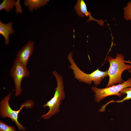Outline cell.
<instances>
[{"label":"cell","instance_id":"cell-1","mask_svg":"<svg viewBox=\"0 0 131 131\" xmlns=\"http://www.w3.org/2000/svg\"><path fill=\"white\" fill-rule=\"evenodd\" d=\"M116 55L115 58L110 56L107 58L110 66L108 70L109 79L106 88L123 82L124 81L122 78L123 72L125 70L131 69V65L125 62L123 55L121 53Z\"/></svg>","mask_w":131,"mask_h":131},{"label":"cell","instance_id":"cell-2","mask_svg":"<svg viewBox=\"0 0 131 131\" xmlns=\"http://www.w3.org/2000/svg\"><path fill=\"white\" fill-rule=\"evenodd\" d=\"M52 73L56 80L57 86L55 89L53 97L43 106L44 107H48L49 109L48 112L41 117V118L45 119L49 118L52 116L60 111L59 107L61 105V101L64 99L65 96L63 81L61 76L56 71H53Z\"/></svg>","mask_w":131,"mask_h":131},{"label":"cell","instance_id":"cell-3","mask_svg":"<svg viewBox=\"0 0 131 131\" xmlns=\"http://www.w3.org/2000/svg\"><path fill=\"white\" fill-rule=\"evenodd\" d=\"M67 57L70 64L69 67L73 70L74 77L81 82L90 84L93 81L97 86L104 78L108 76L107 70L102 71L98 69L91 74H86L80 70L76 65L73 58L72 53H70Z\"/></svg>","mask_w":131,"mask_h":131},{"label":"cell","instance_id":"cell-4","mask_svg":"<svg viewBox=\"0 0 131 131\" xmlns=\"http://www.w3.org/2000/svg\"><path fill=\"white\" fill-rule=\"evenodd\" d=\"M12 93H10L6 96L0 102V114L3 118L8 117L14 122L19 130L25 131L26 128L21 124L18 121L19 113L23 108L25 107L27 108H32L34 105V103L32 100H28L21 105L19 110L15 111L10 107L9 101Z\"/></svg>","mask_w":131,"mask_h":131},{"label":"cell","instance_id":"cell-5","mask_svg":"<svg viewBox=\"0 0 131 131\" xmlns=\"http://www.w3.org/2000/svg\"><path fill=\"white\" fill-rule=\"evenodd\" d=\"M131 86V78L117 85L103 89L93 86L91 89L95 93V101L98 103L104 98L110 96L115 95L121 97L122 95L120 93L121 90L125 88Z\"/></svg>","mask_w":131,"mask_h":131},{"label":"cell","instance_id":"cell-6","mask_svg":"<svg viewBox=\"0 0 131 131\" xmlns=\"http://www.w3.org/2000/svg\"><path fill=\"white\" fill-rule=\"evenodd\" d=\"M10 75L13 79L15 86V95L17 96L22 92L21 82L23 79L29 75V72L26 67L20 61L16 59L14 65L10 71Z\"/></svg>","mask_w":131,"mask_h":131},{"label":"cell","instance_id":"cell-7","mask_svg":"<svg viewBox=\"0 0 131 131\" xmlns=\"http://www.w3.org/2000/svg\"><path fill=\"white\" fill-rule=\"evenodd\" d=\"M34 42L30 41L17 53L16 59L21 62L25 67L28 59L33 52Z\"/></svg>","mask_w":131,"mask_h":131},{"label":"cell","instance_id":"cell-8","mask_svg":"<svg viewBox=\"0 0 131 131\" xmlns=\"http://www.w3.org/2000/svg\"><path fill=\"white\" fill-rule=\"evenodd\" d=\"M75 10L77 15L82 17L85 16L89 17L87 22L90 21H97L98 20L93 18L91 16L90 13L87 10V6L83 0H78L74 8Z\"/></svg>","mask_w":131,"mask_h":131},{"label":"cell","instance_id":"cell-9","mask_svg":"<svg viewBox=\"0 0 131 131\" xmlns=\"http://www.w3.org/2000/svg\"><path fill=\"white\" fill-rule=\"evenodd\" d=\"M13 24L11 22L5 24L0 21V33L4 37L5 43L7 45H8L9 43V34L13 33L14 32L12 26Z\"/></svg>","mask_w":131,"mask_h":131},{"label":"cell","instance_id":"cell-10","mask_svg":"<svg viewBox=\"0 0 131 131\" xmlns=\"http://www.w3.org/2000/svg\"><path fill=\"white\" fill-rule=\"evenodd\" d=\"M49 1V0H26L24 1V3L26 6L28 7L29 11H32L46 5Z\"/></svg>","mask_w":131,"mask_h":131},{"label":"cell","instance_id":"cell-11","mask_svg":"<svg viewBox=\"0 0 131 131\" xmlns=\"http://www.w3.org/2000/svg\"><path fill=\"white\" fill-rule=\"evenodd\" d=\"M120 93L122 95L126 94V96L122 99L120 100L117 101L112 100L109 101L106 104L103 106L101 108V109L103 111H105V107L107 105L110 103L114 102L122 103L124 101L131 99V86L123 89L121 90Z\"/></svg>","mask_w":131,"mask_h":131},{"label":"cell","instance_id":"cell-12","mask_svg":"<svg viewBox=\"0 0 131 131\" xmlns=\"http://www.w3.org/2000/svg\"><path fill=\"white\" fill-rule=\"evenodd\" d=\"M16 4L15 0H4L0 4V10L4 9L5 11L9 12Z\"/></svg>","mask_w":131,"mask_h":131},{"label":"cell","instance_id":"cell-13","mask_svg":"<svg viewBox=\"0 0 131 131\" xmlns=\"http://www.w3.org/2000/svg\"><path fill=\"white\" fill-rule=\"evenodd\" d=\"M124 18L127 20L131 21V1L128 3L123 8Z\"/></svg>","mask_w":131,"mask_h":131},{"label":"cell","instance_id":"cell-14","mask_svg":"<svg viewBox=\"0 0 131 131\" xmlns=\"http://www.w3.org/2000/svg\"><path fill=\"white\" fill-rule=\"evenodd\" d=\"M0 131H16L14 127L8 125L3 121H0Z\"/></svg>","mask_w":131,"mask_h":131},{"label":"cell","instance_id":"cell-15","mask_svg":"<svg viewBox=\"0 0 131 131\" xmlns=\"http://www.w3.org/2000/svg\"><path fill=\"white\" fill-rule=\"evenodd\" d=\"M124 62L125 63H128L131 65V61L129 60L126 61L124 60Z\"/></svg>","mask_w":131,"mask_h":131},{"label":"cell","instance_id":"cell-16","mask_svg":"<svg viewBox=\"0 0 131 131\" xmlns=\"http://www.w3.org/2000/svg\"><path fill=\"white\" fill-rule=\"evenodd\" d=\"M128 71H129V72L131 74V70H128Z\"/></svg>","mask_w":131,"mask_h":131}]
</instances>
